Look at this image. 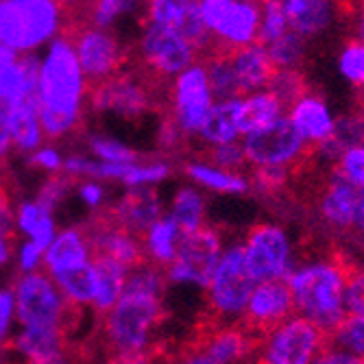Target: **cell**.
I'll use <instances>...</instances> for the list:
<instances>
[{"instance_id": "2e32d148", "label": "cell", "mask_w": 364, "mask_h": 364, "mask_svg": "<svg viewBox=\"0 0 364 364\" xmlns=\"http://www.w3.org/2000/svg\"><path fill=\"white\" fill-rule=\"evenodd\" d=\"M294 312L292 294L286 279L257 282L251 290L247 308L240 316V325L257 341Z\"/></svg>"}, {"instance_id": "5b68a950", "label": "cell", "mask_w": 364, "mask_h": 364, "mask_svg": "<svg viewBox=\"0 0 364 364\" xmlns=\"http://www.w3.org/2000/svg\"><path fill=\"white\" fill-rule=\"evenodd\" d=\"M253 286L255 279L247 269L242 242H231L229 247L223 249L214 275L205 288L208 316L203 327L238 323L247 308Z\"/></svg>"}, {"instance_id": "ab89813d", "label": "cell", "mask_w": 364, "mask_h": 364, "mask_svg": "<svg viewBox=\"0 0 364 364\" xmlns=\"http://www.w3.org/2000/svg\"><path fill=\"white\" fill-rule=\"evenodd\" d=\"M203 159L214 164V166H220L227 171H238V173H242V168L249 166L242 142L238 140L225 142V144H208V149L203 151Z\"/></svg>"}, {"instance_id": "7dc6e473", "label": "cell", "mask_w": 364, "mask_h": 364, "mask_svg": "<svg viewBox=\"0 0 364 364\" xmlns=\"http://www.w3.org/2000/svg\"><path fill=\"white\" fill-rule=\"evenodd\" d=\"M0 227L16 234V212L11 205V192L3 175H0Z\"/></svg>"}, {"instance_id": "cb8c5ba5", "label": "cell", "mask_w": 364, "mask_h": 364, "mask_svg": "<svg viewBox=\"0 0 364 364\" xmlns=\"http://www.w3.org/2000/svg\"><path fill=\"white\" fill-rule=\"evenodd\" d=\"M229 59L234 63V70H236V77L240 81V90L245 96L269 87L275 75V65L262 44L251 42L238 48H231Z\"/></svg>"}, {"instance_id": "7a4b0ae2", "label": "cell", "mask_w": 364, "mask_h": 364, "mask_svg": "<svg viewBox=\"0 0 364 364\" xmlns=\"http://www.w3.org/2000/svg\"><path fill=\"white\" fill-rule=\"evenodd\" d=\"M85 96L87 83L75 44L70 42V38L59 33L48 46L38 79L40 122L46 140L70 136L73 131L81 127Z\"/></svg>"}, {"instance_id": "d6a6232c", "label": "cell", "mask_w": 364, "mask_h": 364, "mask_svg": "<svg viewBox=\"0 0 364 364\" xmlns=\"http://www.w3.org/2000/svg\"><path fill=\"white\" fill-rule=\"evenodd\" d=\"M205 196L201 190L192 186H183L177 190L173 205H171V218L177 223L181 231H194L201 225H205Z\"/></svg>"}, {"instance_id": "c3c4849f", "label": "cell", "mask_w": 364, "mask_h": 364, "mask_svg": "<svg viewBox=\"0 0 364 364\" xmlns=\"http://www.w3.org/2000/svg\"><path fill=\"white\" fill-rule=\"evenodd\" d=\"M55 220H53V216H50V212H46L42 218H40V223L33 227V231L28 234V238L36 242L42 251H46V247L53 242V238H55Z\"/></svg>"}, {"instance_id": "7bdbcfd3", "label": "cell", "mask_w": 364, "mask_h": 364, "mask_svg": "<svg viewBox=\"0 0 364 364\" xmlns=\"http://www.w3.org/2000/svg\"><path fill=\"white\" fill-rule=\"evenodd\" d=\"M87 144H90V151L103 161H140L142 159V155H138L122 142L112 140L107 136H90Z\"/></svg>"}, {"instance_id": "7402d4cb", "label": "cell", "mask_w": 364, "mask_h": 364, "mask_svg": "<svg viewBox=\"0 0 364 364\" xmlns=\"http://www.w3.org/2000/svg\"><path fill=\"white\" fill-rule=\"evenodd\" d=\"M109 212L122 227L134 231L140 238L157 218L164 216L161 198L149 186H136L134 190H129L116 205L109 208Z\"/></svg>"}, {"instance_id": "ee69618b", "label": "cell", "mask_w": 364, "mask_h": 364, "mask_svg": "<svg viewBox=\"0 0 364 364\" xmlns=\"http://www.w3.org/2000/svg\"><path fill=\"white\" fill-rule=\"evenodd\" d=\"M73 181H75V177H70L68 173H55L44 186H42V190H40V194H38V201L46 208V210H55L63 198H65V194L70 192V188H73Z\"/></svg>"}, {"instance_id": "83f0119b", "label": "cell", "mask_w": 364, "mask_h": 364, "mask_svg": "<svg viewBox=\"0 0 364 364\" xmlns=\"http://www.w3.org/2000/svg\"><path fill=\"white\" fill-rule=\"evenodd\" d=\"M9 124H11V144L18 153H33L36 149H40L46 136L40 122L38 96L20 98V101L11 103Z\"/></svg>"}, {"instance_id": "f907efd6", "label": "cell", "mask_w": 364, "mask_h": 364, "mask_svg": "<svg viewBox=\"0 0 364 364\" xmlns=\"http://www.w3.org/2000/svg\"><path fill=\"white\" fill-rule=\"evenodd\" d=\"M42 257H44V251H42L36 242H33V240L24 242L22 249H20V255H18V262H20L22 273L40 269V267H42Z\"/></svg>"}, {"instance_id": "ba28073f", "label": "cell", "mask_w": 364, "mask_h": 364, "mask_svg": "<svg viewBox=\"0 0 364 364\" xmlns=\"http://www.w3.org/2000/svg\"><path fill=\"white\" fill-rule=\"evenodd\" d=\"M325 345V329L310 318L292 312L257 341L253 360L269 364H310L318 362Z\"/></svg>"}, {"instance_id": "f5cc1de1", "label": "cell", "mask_w": 364, "mask_h": 364, "mask_svg": "<svg viewBox=\"0 0 364 364\" xmlns=\"http://www.w3.org/2000/svg\"><path fill=\"white\" fill-rule=\"evenodd\" d=\"M14 245H16V234H14V231H7V229L0 227V267H5V264L11 259Z\"/></svg>"}, {"instance_id": "d6986e66", "label": "cell", "mask_w": 364, "mask_h": 364, "mask_svg": "<svg viewBox=\"0 0 364 364\" xmlns=\"http://www.w3.org/2000/svg\"><path fill=\"white\" fill-rule=\"evenodd\" d=\"M362 196V188L347 181L334 168L329 173L318 190H316V210L318 216L334 229L349 231L355 225L358 203Z\"/></svg>"}, {"instance_id": "3957f363", "label": "cell", "mask_w": 364, "mask_h": 364, "mask_svg": "<svg viewBox=\"0 0 364 364\" xmlns=\"http://www.w3.org/2000/svg\"><path fill=\"white\" fill-rule=\"evenodd\" d=\"M347 262L338 257H321L299 264L286 277L294 312L310 318L329 334L347 316L345 312V271Z\"/></svg>"}, {"instance_id": "f35d334b", "label": "cell", "mask_w": 364, "mask_h": 364, "mask_svg": "<svg viewBox=\"0 0 364 364\" xmlns=\"http://www.w3.org/2000/svg\"><path fill=\"white\" fill-rule=\"evenodd\" d=\"M279 101L288 107L296 96H301L308 85H306V79L301 75V70H290V68H275V75L269 83V87Z\"/></svg>"}, {"instance_id": "d590c367", "label": "cell", "mask_w": 364, "mask_h": 364, "mask_svg": "<svg viewBox=\"0 0 364 364\" xmlns=\"http://www.w3.org/2000/svg\"><path fill=\"white\" fill-rule=\"evenodd\" d=\"M327 343L351 353L358 362H364V316L347 314L327 334Z\"/></svg>"}, {"instance_id": "6f0895ef", "label": "cell", "mask_w": 364, "mask_h": 364, "mask_svg": "<svg viewBox=\"0 0 364 364\" xmlns=\"http://www.w3.org/2000/svg\"><path fill=\"white\" fill-rule=\"evenodd\" d=\"M3 292H5V290H0V301H3Z\"/></svg>"}, {"instance_id": "f1b7e54d", "label": "cell", "mask_w": 364, "mask_h": 364, "mask_svg": "<svg viewBox=\"0 0 364 364\" xmlns=\"http://www.w3.org/2000/svg\"><path fill=\"white\" fill-rule=\"evenodd\" d=\"M186 175L208 190L223 192V194H247L251 190V179L238 171H227L214 164H205L203 159H190L183 166Z\"/></svg>"}, {"instance_id": "e0dca14e", "label": "cell", "mask_w": 364, "mask_h": 364, "mask_svg": "<svg viewBox=\"0 0 364 364\" xmlns=\"http://www.w3.org/2000/svg\"><path fill=\"white\" fill-rule=\"evenodd\" d=\"M85 234L90 238L92 253L109 255L120 264H124L127 269L140 267V264L146 262L142 238L136 236L134 231H129L127 227H122L114 218L109 208L92 216V220L85 225Z\"/></svg>"}, {"instance_id": "d4e9b609", "label": "cell", "mask_w": 364, "mask_h": 364, "mask_svg": "<svg viewBox=\"0 0 364 364\" xmlns=\"http://www.w3.org/2000/svg\"><path fill=\"white\" fill-rule=\"evenodd\" d=\"M288 26L306 40L321 36L334 22L336 0H279Z\"/></svg>"}, {"instance_id": "9f6ffc18", "label": "cell", "mask_w": 364, "mask_h": 364, "mask_svg": "<svg viewBox=\"0 0 364 364\" xmlns=\"http://www.w3.org/2000/svg\"><path fill=\"white\" fill-rule=\"evenodd\" d=\"M362 94L358 96V107H355V114L362 118V122H364V90H360Z\"/></svg>"}, {"instance_id": "4fadbf2b", "label": "cell", "mask_w": 364, "mask_h": 364, "mask_svg": "<svg viewBox=\"0 0 364 364\" xmlns=\"http://www.w3.org/2000/svg\"><path fill=\"white\" fill-rule=\"evenodd\" d=\"M247 269L255 284L267 279H286L292 271V245L286 229L275 223L253 225L242 240Z\"/></svg>"}, {"instance_id": "74e56055", "label": "cell", "mask_w": 364, "mask_h": 364, "mask_svg": "<svg viewBox=\"0 0 364 364\" xmlns=\"http://www.w3.org/2000/svg\"><path fill=\"white\" fill-rule=\"evenodd\" d=\"M341 75L358 90H364V42L349 40L338 55Z\"/></svg>"}, {"instance_id": "603a6c76", "label": "cell", "mask_w": 364, "mask_h": 364, "mask_svg": "<svg viewBox=\"0 0 364 364\" xmlns=\"http://www.w3.org/2000/svg\"><path fill=\"white\" fill-rule=\"evenodd\" d=\"M92 262V245L85 229L68 227L55 234L53 242L46 247L42 264L48 275H57Z\"/></svg>"}, {"instance_id": "f6af8a7d", "label": "cell", "mask_w": 364, "mask_h": 364, "mask_svg": "<svg viewBox=\"0 0 364 364\" xmlns=\"http://www.w3.org/2000/svg\"><path fill=\"white\" fill-rule=\"evenodd\" d=\"M16 316V301H14V292H3V301H0V349H7L11 336V318Z\"/></svg>"}, {"instance_id": "681fc988", "label": "cell", "mask_w": 364, "mask_h": 364, "mask_svg": "<svg viewBox=\"0 0 364 364\" xmlns=\"http://www.w3.org/2000/svg\"><path fill=\"white\" fill-rule=\"evenodd\" d=\"M31 161L36 164L38 168H44L48 173H59L61 166H63V159L59 155L57 149L48 146V149H36L31 155Z\"/></svg>"}, {"instance_id": "4316f807", "label": "cell", "mask_w": 364, "mask_h": 364, "mask_svg": "<svg viewBox=\"0 0 364 364\" xmlns=\"http://www.w3.org/2000/svg\"><path fill=\"white\" fill-rule=\"evenodd\" d=\"M240 105L242 96L214 101L194 138H198L203 144H225L240 140Z\"/></svg>"}, {"instance_id": "9a60e30c", "label": "cell", "mask_w": 364, "mask_h": 364, "mask_svg": "<svg viewBox=\"0 0 364 364\" xmlns=\"http://www.w3.org/2000/svg\"><path fill=\"white\" fill-rule=\"evenodd\" d=\"M257 338L249 334L240 323L203 327L201 334L181 351L179 360L194 364H231L251 362L255 358Z\"/></svg>"}, {"instance_id": "8fae6325", "label": "cell", "mask_w": 364, "mask_h": 364, "mask_svg": "<svg viewBox=\"0 0 364 364\" xmlns=\"http://www.w3.org/2000/svg\"><path fill=\"white\" fill-rule=\"evenodd\" d=\"M198 7L210 33V48L231 50L257 40L259 0H198Z\"/></svg>"}, {"instance_id": "7c38bea8", "label": "cell", "mask_w": 364, "mask_h": 364, "mask_svg": "<svg viewBox=\"0 0 364 364\" xmlns=\"http://www.w3.org/2000/svg\"><path fill=\"white\" fill-rule=\"evenodd\" d=\"M223 253V238L208 223L194 231H181L175 259L166 267L171 284H194L208 288L218 257Z\"/></svg>"}, {"instance_id": "6da1fadb", "label": "cell", "mask_w": 364, "mask_h": 364, "mask_svg": "<svg viewBox=\"0 0 364 364\" xmlns=\"http://www.w3.org/2000/svg\"><path fill=\"white\" fill-rule=\"evenodd\" d=\"M166 271L151 262L129 269L120 299L101 316V341L109 360L146 362L155 358V332L166 318Z\"/></svg>"}, {"instance_id": "680465c9", "label": "cell", "mask_w": 364, "mask_h": 364, "mask_svg": "<svg viewBox=\"0 0 364 364\" xmlns=\"http://www.w3.org/2000/svg\"><path fill=\"white\" fill-rule=\"evenodd\" d=\"M87 3H90V0H87Z\"/></svg>"}, {"instance_id": "52a82bcc", "label": "cell", "mask_w": 364, "mask_h": 364, "mask_svg": "<svg viewBox=\"0 0 364 364\" xmlns=\"http://www.w3.org/2000/svg\"><path fill=\"white\" fill-rule=\"evenodd\" d=\"M129 59L140 65L157 83L171 85L179 73L198 61V48L190 40H186L181 33L146 20L138 50Z\"/></svg>"}, {"instance_id": "bcb514c9", "label": "cell", "mask_w": 364, "mask_h": 364, "mask_svg": "<svg viewBox=\"0 0 364 364\" xmlns=\"http://www.w3.org/2000/svg\"><path fill=\"white\" fill-rule=\"evenodd\" d=\"M9 112L11 103L7 98H0V166L5 164L9 151H11V124H9Z\"/></svg>"}, {"instance_id": "ac0fdd59", "label": "cell", "mask_w": 364, "mask_h": 364, "mask_svg": "<svg viewBox=\"0 0 364 364\" xmlns=\"http://www.w3.org/2000/svg\"><path fill=\"white\" fill-rule=\"evenodd\" d=\"M146 18L181 33L198 48V57L210 48V33L198 0H146Z\"/></svg>"}, {"instance_id": "1f68e13d", "label": "cell", "mask_w": 364, "mask_h": 364, "mask_svg": "<svg viewBox=\"0 0 364 364\" xmlns=\"http://www.w3.org/2000/svg\"><path fill=\"white\" fill-rule=\"evenodd\" d=\"M286 105L271 90H257L242 96L240 105V134H249L259 127H267L279 116H284Z\"/></svg>"}, {"instance_id": "8992f818", "label": "cell", "mask_w": 364, "mask_h": 364, "mask_svg": "<svg viewBox=\"0 0 364 364\" xmlns=\"http://www.w3.org/2000/svg\"><path fill=\"white\" fill-rule=\"evenodd\" d=\"M242 149L249 166H284L294 175L314 159V146L301 138L288 116L245 134Z\"/></svg>"}, {"instance_id": "484cf974", "label": "cell", "mask_w": 364, "mask_h": 364, "mask_svg": "<svg viewBox=\"0 0 364 364\" xmlns=\"http://www.w3.org/2000/svg\"><path fill=\"white\" fill-rule=\"evenodd\" d=\"M92 267H94V279H96L92 308L98 316H103L120 299L129 269L118 259L109 255H101V253H92Z\"/></svg>"}, {"instance_id": "11a10c76", "label": "cell", "mask_w": 364, "mask_h": 364, "mask_svg": "<svg viewBox=\"0 0 364 364\" xmlns=\"http://www.w3.org/2000/svg\"><path fill=\"white\" fill-rule=\"evenodd\" d=\"M360 5H364V0H336V7H338L345 16H351Z\"/></svg>"}, {"instance_id": "30bf717a", "label": "cell", "mask_w": 364, "mask_h": 364, "mask_svg": "<svg viewBox=\"0 0 364 364\" xmlns=\"http://www.w3.org/2000/svg\"><path fill=\"white\" fill-rule=\"evenodd\" d=\"M16 318L20 327H63L73 301L46 271H26L14 284Z\"/></svg>"}, {"instance_id": "277c9868", "label": "cell", "mask_w": 364, "mask_h": 364, "mask_svg": "<svg viewBox=\"0 0 364 364\" xmlns=\"http://www.w3.org/2000/svg\"><path fill=\"white\" fill-rule=\"evenodd\" d=\"M61 24L57 0H0V44L20 55L57 38Z\"/></svg>"}, {"instance_id": "f546056e", "label": "cell", "mask_w": 364, "mask_h": 364, "mask_svg": "<svg viewBox=\"0 0 364 364\" xmlns=\"http://www.w3.org/2000/svg\"><path fill=\"white\" fill-rule=\"evenodd\" d=\"M179 238H181V229L177 227V223L171 216L157 218L142 236L146 262H151V264H155V267H161L164 271H166V267L177 255Z\"/></svg>"}, {"instance_id": "60d3db41", "label": "cell", "mask_w": 364, "mask_h": 364, "mask_svg": "<svg viewBox=\"0 0 364 364\" xmlns=\"http://www.w3.org/2000/svg\"><path fill=\"white\" fill-rule=\"evenodd\" d=\"M338 175H343L347 181H351L353 186L364 190V142L362 144H353L347 146L338 159L332 166Z\"/></svg>"}, {"instance_id": "816d5d0a", "label": "cell", "mask_w": 364, "mask_h": 364, "mask_svg": "<svg viewBox=\"0 0 364 364\" xmlns=\"http://www.w3.org/2000/svg\"><path fill=\"white\" fill-rule=\"evenodd\" d=\"M79 194H81V198H83V201H85L90 208H98V205L103 203V196H105L103 188L98 186L96 181H85V183H81V186H79Z\"/></svg>"}, {"instance_id": "b9f144b4", "label": "cell", "mask_w": 364, "mask_h": 364, "mask_svg": "<svg viewBox=\"0 0 364 364\" xmlns=\"http://www.w3.org/2000/svg\"><path fill=\"white\" fill-rule=\"evenodd\" d=\"M345 312L364 316V269L347 262L345 271Z\"/></svg>"}, {"instance_id": "9c48e42d", "label": "cell", "mask_w": 364, "mask_h": 364, "mask_svg": "<svg viewBox=\"0 0 364 364\" xmlns=\"http://www.w3.org/2000/svg\"><path fill=\"white\" fill-rule=\"evenodd\" d=\"M61 33L75 44L87 90L118 75L129 63L131 55L120 46L109 28L94 26L90 22H70L61 26Z\"/></svg>"}, {"instance_id": "836d02e7", "label": "cell", "mask_w": 364, "mask_h": 364, "mask_svg": "<svg viewBox=\"0 0 364 364\" xmlns=\"http://www.w3.org/2000/svg\"><path fill=\"white\" fill-rule=\"evenodd\" d=\"M50 277L61 288L63 296L68 301L79 304V306H92L94 290H96V279H94V267H92V262L83 264V267L70 269V271L50 275Z\"/></svg>"}, {"instance_id": "5bb4252c", "label": "cell", "mask_w": 364, "mask_h": 364, "mask_svg": "<svg viewBox=\"0 0 364 364\" xmlns=\"http://www.w3.org/2000/svg\"><path fill=\"white\" fill-rule=\"evenodd\" d=\"M212 105L214 94L208 81L205 65L198 59L173 79L168 105L164 112L175 118V122L186 131L188 138H194Z\"/></svg>"}, {"instance_id": "8d00e7d4", "label": "cell", "mask_w": 364, "mask_h": 364, "mask_svg": "<svg viewBox=\"0 0 364 364\" xmlns=\"http://www.w3.org/2000/svg\"><path fill=\"white\" fill-rule=\"evenodd\" d=\"M288 20L282 9L279 0H259V28H257V44L267 46L282 38L288 31Z\"/></svg>"}, {"instance_id": "44dd1931", "label": "cell", "mask_w": 364, "mask_h": 364, "mask_svg": "<svg viewBox=\"0 0 364 364\" xmlns=\"http://www.w3.org/2000/svg\"><path fill=\"white\" fill-rule=\"evenodd\" d=\"M16 349L24 360L38 364L65 362L70 353V341L63 336L59 327H22L7 349Z\"/></svg>"}, {"instance_id": "db71d44e", "label": "cell", "mask_w": 364, "mask_h": 364, "mask_svg": "<svg viewBox=\"0 0 364 364\" xmlns=\"http://www.w3.org/2000/svg\"><path fill=\"white\" fill-rule=\"evenodd\" d=\"M351 28H353V40L364 42V5H360L351 14Z\"/></svg>"}, {"instance_id": "4dcf8cb0", "label": "cell", "mask_w": 364, "mask_h": 364, "mask_svg": "<svg viewBox=\"0 0 364 364\" xmlns=\"http://www.w3.org/2000/svg\"><path fill=\"white\" fill-rule=\"evenodd\" d=\"M205 65L208 81L214 94V101H225V98H238L245 96L240 90V81L236 77L234 63L229 59V50L210 48L198 57Z\"/></svg>"}, {"instance_id": "e575fe53", "label": "cell", "mask_w": 364, "mask_h": 364, "mask_svg": "<svg viewBox=\"0 0 364 364\" xmlns=\"http://www.w3.org/2000/svg\"><path fill=\"white\" fill-rule=\"evenodd\" d=\"M264 48H267L275 68L299 70L306 59V38L292 28H288L282 38H277L275 42L267 44Z\"/></svg>"}, {"instance_id": "ffe728a7", "label": "cell", "mask_w": 364, "mask_h": 364, "mask_svg": "<svg viewBox=\"0 0 364 364\" xmlns=\"http://www.w3.org/2000/svg\"><path fill=\"white\" fill-rule=\"evenodd\" d=\"M286 109H288L290 122L310 146H318L325 140L332 138L336 118L332 116L327 103L318 94L306 90L301 96H296Z\"/></svg>"}]
</instances>
